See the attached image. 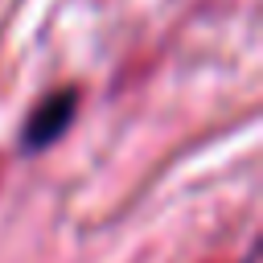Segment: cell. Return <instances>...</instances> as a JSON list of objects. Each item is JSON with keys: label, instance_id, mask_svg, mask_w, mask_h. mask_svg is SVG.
Returning <instances> with one entry per match:
<instances>
[{"label": "cell", "instance_id": "1", "mask_svg": "<svg viewBox=\"0 0 263 263\" xmlns=\"http://www.w3.org/2000/svg\"><path fill=\"white\" fill-rule=\"evenodd\" d=\"M74 107H78V95H74V90L49 95V99L29 115V123H25V148H45V144H53V140L70 127Z\"/></svg>", "mask_w": 263, "mask_h": 263}]
</instances>
